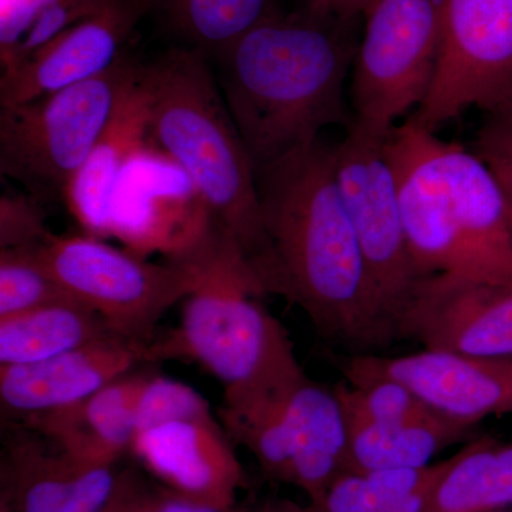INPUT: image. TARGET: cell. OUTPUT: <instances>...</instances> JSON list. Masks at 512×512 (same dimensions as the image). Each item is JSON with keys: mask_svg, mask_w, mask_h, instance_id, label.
<instances>
[{"mask_svg": "<svg viewBox=\"0 0 512 512\" xmlns=\"http://www.w3.org/2000/svg\"><path fill=\"white\" fill-rule=\"evenodd\" d=\"M266 254L254 269L265 293L299 306L323 338L366 352L397 339L367 271L322 140L255 168Z\"/></svg>", "mask_w": 512, "mask_h": 512, "instance_id": "1", "label": "cell"}, {"mask_svg": "<svg viewBox=\"0 0 512 512\" xmlns=\"http://www.w3.org/2000/svg\"><path fill=\"white\" fill-rule=\"evenodd\" d=\"M360 19L281 12L217 57L218 84L254 170L315 143L325 127L349 126L345 84Z\"/></svg>", "mask_w": 512, "mask_h": 512, "instance_id": "2", "label": "cell"}, {"mask_svg": "<svg viewBox=\"0 0 512 512\" xmlns=\"http://www.w3.org/2000/svg\"><path fill=\"white\" fill-rule=\"evenodd\" d=\"M384 150L420 278L512 285V221L493 168L410 117L387 134Z\"/></svg>", "mask_w": 512, "mask_h": 512, "instance_id": "3", "label": "cell"}, {"mask_svg": "<svg viewBox=\"0 0 512 512\" xmlns=\"http://www.w3.org/2000/svg\"><path fill=\"white\" fill-rule=\"evenodd\" d=\"M148 94V140L190 175L215 227L235 242L254 271L266 254L255 171L207 59L174 47L141 64Z\"/></svg>", "mask_w": 512, "mask_h": 512, "instance_id": "4", "label": "cell"}, {"mask_svg": "<svg viewBox=\"0 0 512 512\" xmlns=\"http://www.w3.org/2000/svg\"><path fill=\"white\" fill-rule=\"evenodd\" d=\"M264 295L241 249L221 235L201 285L185 299L180 325L147 345L144 362L198 363L224 387L222 409L288 396L308 375Z\"/></svg>", "mask_w": 512, "mask_h": 512, "instance_id": "5", "label": "cell"}, {"mask_svg": "<svg viewBox=\"0 0 512 512\" xmlns=\"http://www.w3.org/2000/svg\"><path fill=\"white\" fill-rule=\"evenodd\" d=\"M138 66L121 55L100 76L0 111V171L40 202H64Z\"/></svg>", "mask_w": 512, "mask_h": 512, "instance_id": "6", "label": "cell"}, {"mask_svg": "<svg viewBox=\"0 0 512 512\" xmlns=\"http://www.w3.org/2000/svg\"><path fill=\"white\" fill-rule=\"evenodd\" d=\"M33 249L73 299L101 316L111 332L146 348L168 309L197 291L205 276V262L153 264L86 234H52Z\"/></svg>", "mask_w": 512, "mask_h": 512, "instance_id": "7", "label": "cell"}, {"mask_svg": "<svg viewBox=\"0 0 512 512\" xmlns=\"http://www.w3.org/2000/svg\"><path fill=\"white\" fill-rule=\"evenodd\" d=\"M363 22L350 73V124L386 138L430 92L440 53V0H372Z\"/></svg>", "mask_w": 512, "mask_h": 512, "instance_id": "8", "label": "cell"}, {"mask_svg": "<svg viewBox=\"0 0 512 512\" xmlns=\"http://www.w3.org/2000/svg\"><path fill=\"white\" fill-rule=\"evenodd\" d=\"M436 76L410 119L431 133L477 107L512 101V0H440Z\"/></svg>", "mask_w": 512, "mask_h": 512, "instance_id": "9", "label": "cell"}, {"mask_svg": "<svg viewBox=\"0 0 512 512\" xmlns=\"http://www.w3.org/2000/svg\"><path fill=\"white\" fill-rule=\"evenodd\" d=\"M210 208L190 175L147 140L127 161L109 204V237L147 258L184 262L218 234Z\"/></svg>", "mask_w": 512, "mask_h": 512, "instance_id": "10", "label": "cell"}, {"mask_svg": "<svg viewBox=\"0 0 512 512\" xmlns=\"http://www.w3.org/2000/svg\"><path fill=\"white\" fill-rule=\"evenodd\" d=\"M346 128L335 146L336 180L370 279L396 329L397 316L421 281L407 245L396 175L384 150L386 138L352 124Z\"/></svg>", "mask_w": 512, "mask_h": 512, "instance_id": "11", "label": "cell"}, {"mask_svg": "<svg viewBox=\"0 0 512 512\" xmlns=\"http://www.w3.org/2000/svg\"><path fill=\"white\" fill-rule=\"evenodd\" d=\"M342 370L350 386L397 380L431 412L467 429L487 417L512 413V357L488 359L433 349L399 357L357 353Z\"/></svg>", "mask_w": 512, "mask_h": 512, "instance_id": "12", "label": "cell"}, {"mask_svg": "<svg viewBox=\"0 0 512 512\" xmlns=\"http://www.w3.org/2000/svg\"><path fill=\"white\" fill-rule=\"evenodd\" d=\"M397 338L460 355L512 357V285L421 279L396 320Z\"/></svg>", "mask_w": 512, "mask_h": 512, "instance_id": "13", "label": "cell"}, {"mask_svg": "<svg viewBox=\"0 0 512 512\" xmlns=\"http://www.w3.org/2000/svg\"><path fill=\"white\" fill-rule=\"evenodd\" d=\"M154 0H110L63 30L16 69L2 74L0 106L26 103L100 76L123 55L128 37Z\"/></svg>", "mask_w": 512, "mask_h": 512, "instance_id": "14", "label": "cell"}, {"mask_svg": "<svg viewBox=\"0 0 512 512\" xmlns=\"http://www.w3.org/2000/svg\"><path fill=\"white\" fill-rule=\"evenodd\" d=\"M130 454L160 487L195 503L234 510L245 473L217 419L171 421L141 431Z\"/></svg>", "mask_w": 512, "mask_h": 512, "instance_id": "15", "label": "cell"}, {"mask_svg": "<svg viewBox=\"0 0 512 512\" xmlns=\"http://www.w3.org/2000/svg\"><path fill=\"white\" fill-rule=\"evenodd\" d=\"M30 431H16L3 447L0 501L9 511H103L119 485L117 464L83 463Z\"/></svg>", "mask_w": 512, "mask_h": 512, "instance_id": "16", "label": "cell"}, {"mask_svg": "<svg viewBox=\"0 0 512 512\" xmlns=\"http://www.w3.org/2000/svg\"><path fill=\"white\" fill-rule=\"evenodd\" d=\"M146 346L110 335L82 348L20 366H0L3 413L20 420L56 412L136 370Z\"/></svg>", "mask_w": 512, "mask_h": 512, "instance_id": "17", "label": "cell"}, {"mask_svg": "<svg viewBox=\"0 0 512 512\" xmlns=\"http://www.w3.org/2000/svg\"><path fill=\"white\" fill-rule=\"evenodd\" d=\"M150 373L133 370L82 402L23 420L26 429L83 463L117 464L136 439L137 404Z\"/></svg>", "mask_w": 512, "mask_h": 512, "instance_id": "18", "label": "cell"}, {"mask_svg": "<svg viewBox=\"0 0 512 512\" xmlns=\"http://www.w3.org/2000/svg\"><path fill=\"white\" fill-rule=\"evenodd\" d=\"M140 66L64 197L63 204L90 237L109 238V204L114 185L127 161L148 140L150 107Z\"/></svg>", "mask_w": 512, "mask_h": 512, "instance_id": "19", "label": "cell"}, {"mask_svg": "<svg viewBox=\"0 0 512 512\" xmlns=\"http://www.w3.org/2000/svg\"><path fill=\"white\" fill-rule=\"evenodd\" d=\"M292 461L288 485L299 488L309 503L349 471V424L335 387L308 376L288 400Z\"/></svg>", "mask_w": 512, "mask_h": 512, "instance_id": "20", "label": "cell"}, {"mask_svg": "<svg viewBox=\"0 0 512 512\" xmlns=\"http://www.w3.org/2000/svg\"><path fill=\"white\" fill-rule=\"evenodd\" d=\"M512 508V444L481 437L447 458L424 512H494Z\"/></svg>", "mask_w": 512, "mask_h": 512, "instance_id": "21", "label": "cell"}, {"mask_svg": "<svg viewBox=\"0 0 512 512\" xmlns=\"http://www.w3.org/2000/svg\"><path fill=\"white\" fill-rule=\"evenodd\" d=\"M110 335L101 316L76 299L50 303L0 318V366L42 362Z\"/></svg>", "mask_w": 512, "mask_h": 512, "instance_id": "22", "label": "cell"}, {"mask_svg": "<svg viewBox=\"0 0 512 512\" xmlns=\"http://www.w3.org/2000/svg\"><path fill=\"white\" fill-rule=\"evenodd\" d=\"M468 430L437 414L399 423L349 424V471L421 470Z\"/></svg>", "mask_w": 512, "mask_h": 512, "instance_id": "23", "label": "cell"}, {"mask_svg": "<svg viewBox=\"0 0 512 512\" xmlns=\"http://www.w3.org/2000/svg\"><path fill=\"white\" fill-rule=\"evenodd\" d=\"M171 28L202 55L220 56L245 33L281 13L276 0H161Z\"/></svg>", "mask_w": 512, "mask_h": 512, "instance_id": "24", "label": "cell"}, {"mask_svg": "<svg viewBox=\"0 0 512 512\" xmlns=\"http://www.w3.org/2000/svg\"><path fill=\"white\" fill-rule=\"evenodd\" d=\"M440 463L421 470L348 471L316 503V512H393L407 495L426 484Z\"/></svg>", "mask_w": 512, "mask_h": 512, "instance_id": "25", "label": "cell"}, {"mask_svg": "<svg viewBox=\"0 0 512 512\" xmlns=\"http://www.w3.org/2000/svg\"><path fill=\"white\" fill-rule=\"evenodd\" d=\"M73 299L37 258L35 249H0V318Z\"/></svg>", "mask_w": 512, "mask_h": 512, "instance_id": "26", "label": "cell"}, {"mask_svg": "<svg viewBox=\"0 0 512 512\" xmlns=\"http://www.w3.org/2000/svg\"><path fill=\"white\" fill-rule=\"evenodd\" d=\"M349 424H389L436 414L397 380L380 379L363 386L335 387Z\"/></svg>", "mask_w": 512, "mask_h": 512, "instance_id": "27", "label": "cell"}, {"mask_svg": "<svg viewBox=\"0 0 512 512\" xmlns=\"http://www.w3.org/2000/svg\"><path fill=\"white\" fill-rule=\"evenodd\" d=\"M207 419H215L210 403L194 387L150 373L137 404L136 436L171 421Z\"/></svg>", "mask_w": 512, "mask_h": 512, "instance_id": "28", "label": "cell"}, {"mask_svg": "<svg viewBox=\"0 0 512 512\" xmlns=\"http://www.w3.org/2000/svg\"><path fill=\"white\" fill-rule=\"evenodd\" d=\"M109 2L110 0H60L57 2L40 15L29 32L20 40L16 49L2 60L3 73L10 72L25 63L30 56L35 55L37 50L42 49L63 30L90 18Z\"/></svg>", "mask_w": 512, "mask_h": 512, "instance_id": "29", "label": "cell"}, {"mask_svg": "<svg viewBox=\"0 0 512 512\" xmlns=\"http://www.w3.org/2000/svg\"><path fill=\"white\" fill-rule=\"evenodd\" d=\"M42 202L32 195H3L0 200V249L32 248L52 235Z\"/></svg>", "mask_w": 512, "mask_h": 512, "instance_id": "30", "label": "cell"}, {"mask_svg": "<svg viewBox=\"0 0 512 512\" xmlns=\"http://www.w3.org/2000/svg\"><path fill=\"white\" fill-rule=\"evenodd\" d=\"M60 0H0V60L16 49L33 23Z\"/></svg>", "mask_w": 512, "mask_h": 512, "instance_id": "31", "label": "cell"}, {"mask_svg": "<svg viewBox=\"0 0 512 512\" xmlns=\"http://www.w3.org/2000/svg\"><path fill=\"white\" fill-rule=\"evenodd\" d=\"M477 154L485 163L512 170V101L485 117L478 131Z\"/></svg>", "mask_w": 512, "mask_h": 512, "instance_id": "32", "label": "cell"}, {"mask_svg": "<svg viewBox=\"0 0 512 512\" xmlns=\"http://www.w3.org/2000/svg\"><path fill=\"white\" fill-rule=\"evenodd\" d=\"M143 487L144 484L136 474L123 471L113 497L101 512H136L138 497Z\"/></svg>", "mask_w": 512, "mask_h": 512, "instance_id": "33", "label": "cell"}, {"mask_svg": "<svg viewBox=\"0 0 512 512\" xmlns=\"http://www.w3.org/2000/svg\"><path fill=\"white\" fill-rule=\"evenodd\" d=\"M372 0H306V8L336 18H363V12Z\"/></svg>", "mask_w": 512, "mask_h": 512, "instance_id": "34", "label": "cell"}, {"mask_svg": "<svg viewBox=\"0 0 512 512\" xmlns=\"http://www.w3.org/2000/svg\"><path fill=\"white\" fill-rule=\"evenodd\" d=\"M256 512H316L313 510L311 504H298L293 503L291 500H281V498H274L262 504Z\"/></svg>", "mask_w": 512, "mask_h": 512, "instance_id": "35", "label": "cell"}, {"mask_svg": "<svg viewBox=\"0 0 512 512\" xmlns=\"http://www.w3.org/2000/svg\"><path fill=\"white\" fill-rule=\"evenodd\" d=\"M488 165L493 168L494 174L497 175L498 181H500L501 187H503L512 221V170L511 168L505 167V165L501 164Z\"/></svg>", "mask_w": 512, "mask_h": 512, "instance_id": "36", "label": "cell"}, {"mask_svg": "<svg viewBox=\"0 0 512 512\" xmlns=\"http://www.w3.org/2000/svg\"><path fill=\"white\" fill-rule=\"evenodd\" d=\"M0 512H10L8 505L3 503V501H0Z\"/></svg>", "mask_w": 512, "mask_h": 512, "instance_id": "37", "label": "cell"}, {"mask_svg": "<svg viewBox=\"0 0 512 512\" xmlns=\"http://www.w3.org/2000/svg\"><path fill=\"white\" fill-rule=\"evenodd\" d=\"M494 512H512V508H510V510L494 511Z\"/></svg>", "mask_w": 512, "mask_h": 512, "instance_id": "38", "label": "cell"}]
</instances>
